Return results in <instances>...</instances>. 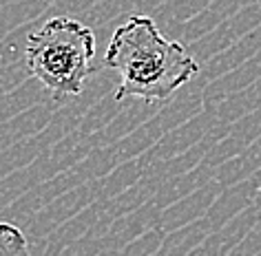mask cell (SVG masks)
<instances>
[{
	"instance_id": "cell-1",
	"label": "cell",
	"mask_w": 261,
	"mask_h": 256,
	"mask_svg": "<svg viewBox=\"0 0 261 256\" xmlns=\"http://www.w3.org/2000/svg\"><path fill=\"white\" fill-rule=\"evenodd\" d=\"M104 64L120 73L115 100L140 97L146 102L168 100L199 71L195 58L177 40H166L153 18L130 16L111 38Z\"/></svg>"
},
{
	"instance_id": "cell-2",
	"label": "cell",
	"mask_w": 261,
	"mask_h": 256,
	"mask_svg": "<svg viewBox=\"0 0 261 256\" xmlns=\"http://www.w3.org/2000/svg\"><path fill=\"white\" fill-rule=\"evenodd\" d=\"M95 36L91 27L71 18H51L27 40L29 73L56 100L80 95L91 73Z\"/></svg>"
},
{
	"instance_id": "cell-3",
	"label": "cell",
	"mask_w": 261,
	"mask_h": 256,
	"mask_svg": "<svg viewBox=\"0 0 261 256\" xmlns=\"http://www.w3.org/2000/svg\"><path fill=\"white\" fill-rule=\"evenodd\" d=\"M0 256H34L22 230L7 221H0Z\"/></svg>"
}]
</instances>
